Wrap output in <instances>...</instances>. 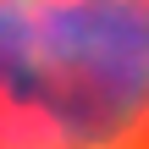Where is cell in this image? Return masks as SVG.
I'll list each match as a JSON object with an SVG mask.
<instances>
[{
    "mask_svg": "<svg viewBox=\"0 0 149 149\" xmlns=\"http://www.w3.org/2000/svg\"><path fill=\"white\" fill-rule=\"evenodd\" d=\"M0 149H149V0H0Z\"/></svg>",
    "mask_w": 149,
    "mask_h": 149,
    "instance_id": "obj_1",
    "label": "cell"
}]
</instances>
